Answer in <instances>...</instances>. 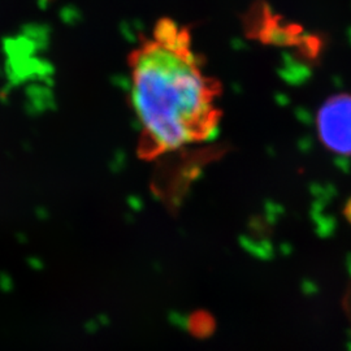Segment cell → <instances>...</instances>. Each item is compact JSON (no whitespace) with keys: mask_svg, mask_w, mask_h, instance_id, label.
<instances>
[{"mask_svg":"<svg viewBox=\"0 0 351 351\" xmlns=\"http://www.w3.org/2000/svg\"><path fill=\"white\" fill-rule=\"evenodd\" d=\"M213 328H215V323H213L211 316H208L207 314H197L191 317L190 330L198 337L210 335L213 332Z\"/></svg>","mask_w":351,"mask_h":351,"instance_id":"obj_3","label":"cell"},{"mask_svg":"<svg viewBox=\"0 0 351 351\" xmlns=\"http://www.w3.org/2000/svg\"><path fill=\"white\" fill-rule=\"evenodd\" d=\"M128 65L139 158L159 159L204 143L217 133L223 85L206 72L190 26L171 17L159 19L129 53Z\"/></svg>","mask_w":351,"mask_h":351,"instance_id":"obj_1","label":"cell"},{"mask_svg":"<svg viewBox=\"0 0 351 351\" xmlns=\"http://www.w3.org/2000/svg\"><path fill=\"white\" fill-rule=\"evenodd\" d=\"M345 216L348 217V220L351 223V199L348 202V204L345 207Z\"/></svg>","mask_w":351,"mask_h":351,"instance_id":"obj_4","label":"cell"},{"mask_svg":"<svg viewBox=\"0 0 351 351\" xmlns=\"http://www.w3.org/2000/svg\"><path fill=\"white\" fill-rule=\"evenodd\" d=\"M316 130L326 150L351 156V94L326 98L316 113Z\"/></svg>","mask_w":351,"mask_h":351,"instance_id":"obj_2","label":"cell"}]
</instances>
